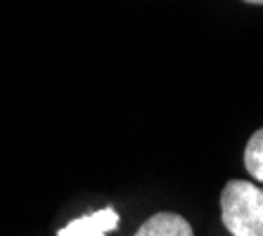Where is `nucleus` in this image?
Returning a JSON list of instances; mask_svg holds the SVG:
<instances>
[{
    "instance_id": "f03ea898",
    "label": "nucleus",
    "mask_w": 263,
    "mask_h": 236,
    "mask_svg": "<svg viewBox=\"0 0 263 236\" xmlns=\"http://www.w3.org/2000/svg\"><path fill=\"white\" fill-rule=\"evenodd\" d=\"M119 229V212L114 208H102L90 215L69 222L64 229L57 231V236H107L109 231Z\"/></svg>"
},
{
    "instance_id": "f257e3e1",
    "label": "nucleus",
    "mask_w": 263,
    "mask_h": 236,
    "mask_svg": "<svg viewBox=\"0 0 263 236\" xmlns=\"http://www.w3.org/2000/svg\"><path fill=\"white\" fill-rule=\"evenodd\" d=\"M220 218L233 236H263V189L230 180L220 191Z\"/></svg>"
},
{
    "instance_id": "39448f33",
    "label": "nucleus",
    "mask_w": 263,
    "mask_h": 236,
    "mask_svg": "<svg viewBox=\"0 0 263 236\" xmlns=\"http://www.w3.org/2000/svg\"><path fill=\"white\" fill-rule=\"evenodd\" d=\"M245 3H251V5H263V0H245Z\"/></svg>"
},
{
    "instance_id": "7ed1b4c3",
    "label": "nucleus",
    "mask_w": 263,
    "mask_h": 236,
    "mask_svg": "<svg viewBox=\"0 0 263 236\" xmlns=\"http://www.w3.org/2000/svg\"><path fill=\"white\" fill-rule=\"evenodd\" d=\"M135 236H192V227L183 215L176 212H157L140 224Z\"/></svg>"
},
{
    "instance_id": "20e7f679",
    "label": "nucleus",
    "mask_w": 263,
    "mask_h": 236,
    "mask_svg": "<svg viewBox=\"0 0 263 236\" xmlns=\"http://www.w3.org/2000/svg\"><path fill=\"white\" fill-rule=\"evenodd\" d=\"M245 165L254 180L263 182V127L251 135L245 149Z\"/></svg>"
}]
</instances>
